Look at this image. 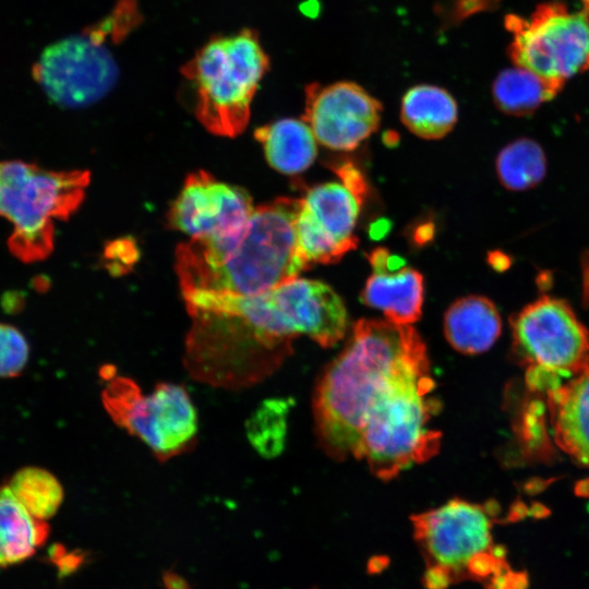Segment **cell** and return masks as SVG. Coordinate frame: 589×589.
<instances>
[{"label": "cell", "instance_id": "6da1fadb", "mask_svg": "<svg viewBox=\"0 0 589 589\" xmlns=\"http://www.w3.org/2000/svg\"><path fill=\"white\" fill-rule=\"evenodd\" d=\"M298 206L299 200L277 199L254 208L230 235L180 244L176 269L182 291L256 296L297 278L310 268L297 241Z\"/></svg>", "mask_w": 589, "mask_h": 589}, {"label": "cell", "instance_id": "7a4b0ae2", "mask_svg": "<svg viewBox=\"0 0 589 589\" xmlns=\"http://www.w3.org/2000/svg\"><path fill=\"white\" fill-rule=\"evenodd\" d=\"M425 346L411 325L361 318L313 398L318 442L334 459L354 456L365 417L395 373Z\"/></svg>", "mask_w": 589, "mask_h": 589}, {"label": "cell", "instance_id": "3957f363", "mask_svg": "<svg viewBox=\"0 0 589 589\" xmlns=\"http://www.w3.org/2000/svg\"><path fill=\"white\" fill-rule=\"evenodd\" d=\"M429 366L426 349L410 358L368 411L354 457L364 459L381 480L429 460L440 449L441 433L429 426L440 406L430 396L434 382Z\"/></svg>", "mask_w": 589, "mask_h": 589}, {"label": "cell", "instance_id": "277c9868", "mask_svg": "<svg viewBox=\"0 0 589 589\" xmlns=\"http://www.w3.org/2000/svg\"><path fill=\"white\" fill-rule=\"evenodd\" d=\"M268 67V56L255 31L243 28L236 34L213 36L181 68L194 91L199 121L220 136L241 133Z\"/></svg>", "mask_w": 589, "mask_h": 589}, {"label": "cell", "instance_id": "5b68a950", "mask_svg": "<svg viewBox=\"0 0 589 589\" xmlns=\"http://www.w3.org/2000/svg\"><path fill=\"white\" fill-rule=\"evenodd\" d=\"M89 183L85 170L51 171L21 160L0 161V216L13 224L11 253L25 263L53 250V218H68Z\"/></svg>", "mask_w": 589, "mask_h": 589}, {"label": "cell", "instance_id": "8992f818", "mask_svg": "<svg viewBox=\"0 0 589 589\" xmlns=\"http://www.w3.org/2000/svg\"><path fill=\"white\" fill-rule=\"evenodd\" d=\"M505 26L516 67L563 82L589 71V0L578 10L558 0L543 2L528 17L507 15Z\"/></svg>", "mask_w": 589, "mask_h": 589}, {"label": "cell", "instance_id": "52a82bcc", "mask_svg": "<svg viewBox=\"0 0 589 589\" xmlns=\"http://www.w3.org/2000/svg\"><path fill=\"white\" fill-rule=\"evenodd\" d=\"M103 402L111 419L140 438L160 460L185 452L197 434V414L187 389L159 383L143 395L132 380L110 378Z\"/></svg>", "mask_w": 589, "mask_h": 589}, {"label": "cell", "instance_id": "ba28073f", "mask_svg": "<svg viewBox=\"0 0 589 589\" xmlns=\"http://www.w3.org/2000/svg\"><path fill=\"white\" fill-rule=\"evenodd\" d=\"M510 326L524 363L573 375L589 366V330L565 300L543 296L515 314Z\"/></svg>", "mask_w": 589, "mask_h": 589}, {"label": "cell", "instance_id": "9c48e42d", "mask_svg": "<svg viewBox=\"0 0 589 589\" xmlns=\"http://www.w3.org/2000/svg\"><path fill=\"white\" fill-rule=\"evenodd\" d=\"M118 65L104 44L84 32L47 46L32 74L46 96L63 108L77 109L106 96L118 79Z\"/></svg>", "mask_w": 589, "mask_h": 589}, {"label": "cell", "instance_id": "30bf717a", "mask_svg": "<svg viewBox=\"0 0 589 589\" xmlns=\"http://www.w3.org/2000/svg\"><path fill=\"white\" fill-rule=\"evenodd\" d=\"M492 515L488 506L453 498L411 520L429 564L446 567L457 579L466 576L472 556L492 549Z\"/></svg>", "mask_w": 589, "mask_h": 589}, {"label": "cell", "instance_id": "8fae6325", "mask_svg": "<svg viewBox=\"0 0 589 589\" xmlns=\"http://www.w3.org/2000/svg\"><path fill=\"white\" fill-rule=\"evenodd\" d=\"M360 207L361 201L337 182L315 185L299 200L296 235L310 267L336 263L357 248L353 230Z\"/></svg>", "mask_w": 589, "mask_h": 589}, {"label": "cell", "instance_id": "7c38bea8", "mask_svg": "<svg viewBox=\"0 0 589 589\" xmlns=\"http://www.w3.org/2000/svg\"><path fill=\"white\" fill-rule=\"evenodd\" d=\"M381 112L380 101L353 82L305 88L303 120L316 141L330 149H354L376 131Z\"/></svg>", "mask_w": 589, "mask_h": 589}, {"label": "cell", "instance_id": "4fadbf2b", "mask_svg": "<svg viewBox=\"0 0 589 589\" xmlns=\"http://www.w3.org/2000/svg\"><path fill=\"white\" fill-rule=\"evenodd\" d=\"M253 211L244 190L197 171L187 178L171 205L169 221L191 239L217 238L243 227Z\"/></svg>", "mask_w": 589, "mask_h": 589}, {"label": "cell", "instance_id": "5bb4252c", "mask_svg": "<svg viewBox=\"0 0 589 589\" xmlns=\"http://www.w3.org/2000/svg\"><path fill=\"white\" fill-rule=\"evenodd\" d=\"M273 290L298 336L306 335L322 347H332L344 337L347 311L328 285L297 277Z\"/></svg>", "mask_w": 589, "mask_h": 589}, {"label": "cell", "instance_id": "9a60e30c", "mask_svg": "<svg viewBox=\"0 0 589 589\" xmlns=\"http://www.w3.org/2000/svg\"><path fill=\"white\" fill-rule=\"evenodd\" d=\"M556 445L576 464L589 468V366L548 392Z\"/></svg>", "mask_w": 589, "mask_h": 589}, {"label": "cell", "instance_id": "2e32d148", "mask_svg": "<svg viewBox=\"0 0 589 589\" xmlns=\"http://www.w3.org/2000/svg\"><path fill=\"white\" fill-rule=\"evenodd\" d=\"M423 276L416 269L373 271L361 292V301L383 312L387 321L410 325L421 316Z\"/></svg>", "mask_w": 589, "mask_h": 589}, {"label": "cell", "instance_id": "e0dca14e", "mask_svg": "<svg viewBox=\"0 0 589 589\" xmlns=\"http://www.w3.org/2000/svg\"><path fill=\"white\" fill-rule=\"evenodd\" d=\"M502 332V321L495 304L481 296L456 300L445 313L444 333L449 345L465 354L489 350Z\"/></svg>", "mask_w": 589, "mask_h": 589}, {"label": "cell", "instance_id": "ac0fdd59", "mask_svg": "<svg viewBox=\"0 0 589 589\" xmlns=\"http://www.w3.org/2000/svg\"><path fill=\"white\" fill-rule=\"evenodd\" d=\"M268 164L280 173L297 175L316 157V139L303 120L280 119L255 131Z\"/></svg>", "mask_w": 589, "mask_h": 589}, {"label": "cell", "instance_id": "d6986e66", "mask_svg": "<svg viewBox=\"0 0 589 589\" xmlns=\"http://www.w3.org/2000/svg\"><path fill=\"white\" fill-rule=\"evenodd\" d=\"M48 534L46 520L34 517L9 485L0 486V567L31 557Z\"/></svg>", "mask_w": 589, "mask_h": 589}, {"label": "cell", "instance_id": "ffe728a7", "mask_svg": "<svg viewBox=\"0 0 589 589\" xmlns=\"http://www.w3.org/2000/svg\"><path fill=\"white\" fill-rule=\"evenodd\" d=\"M457 104L444 88L417 85L402 97L400 118L405 127L426 140L445 136L457 122Z\"/></svg>", "mask_w": 589, "mask_h": 589}, {"label": "cell", "instance_id": "44dd1931", "mask_svg": "<svg viewBox=\"0 0 589 589\" xmlns=\"http://www.w3.org/2000/svg\"><path fill=\"white\" fill-rule=\"evenodd\" d=\"M563 81L544 77L516 67L502 71L492 87L493 100L504 113L527 117L542 104L553 99L564 86Z\"/></svg>", "mask_w": 589, "mask_h": 589}, {"label": "cell", "instance_id": "7402d4cb", "mask_svg": "<svg viewBox=\"0 0 589 589\" xmlns=\"http://www.w3.org/2000/svg\"><path fill=\"white\" fill-rule=\"evenodd\" d=\"M496 173L501 183L512 191H525L542 181L546 158L533 140L519 139L505 146L496 158Z\"/></svg>", "mask_w": 589, "mask_h": 589}, {"label": "cell", "instance_id": "603a6c76", "mask_svg": "<svg viewBox=\"0 0 589 589\" xmlns=\"http://www.w3.org/2000/svg\"><path fill=\"white\" fill-rule=\"evenodd\" d=\"M8 485L27 510L41 520L52 517L63 501V489L59 480L43 468H22L14 473Z\"/></svg>", "mask_w": 589, "mask_h": 589}, {"label": "cell", "instance_id": "cb8c5ba5", "mask_svg": "<svg viewBox=\"0 0 589 589\" xmlns=\"http://www.w3.org/2000/svg\"><path fill=\"white\" fill-rule=\"evenodd\" d=\"M287 404L284 400H266L249 419L248 437L255 449L265 457L279 454L286 434Z\"/></svg>", "mask_w": 589, "mask_h": 589}, {"label": "cell", "instance_id": "d4e9b609", "mask_svg": "<svg viewBox=\"0 0 589 589\" xmlns=\"http://www.w3.org/2000/svg\"><path fill=\"white\" fill-rule=\"evenodd\" d=\"M142 21L136 0H118L112 11L98 23L83 32L94 41L104 44L122 41Z\"/></svg>", "mask_w": 589, "mask_h": 589}, {"label": "cell", "instance_id": "484cf974", "mask_svg": "<svg viewBox=\"0 0 589 589\" xmlns=\"http://www.w3.org/2000/svg\"><path fill=\"white\" fill-rule=\"evenodd\" d=\"M29 356L24 335L14 326L0 323V377H14L22 373Z\"/></svg>", "mask_w": 589, "mask_h": 589}, {"label": "cell", "instance_id": "4316f807", "mask_svg": "<svg viewBox=\"0 0 589 589\" xmlns=\"http://www.w3.org/2000/svg\"><path fill=\"white\" fill-rule=\"evenodd\" d=\"M501 560H497L490 551L480 552L467 563L466 575L476 579L491 577L496 570Z\"/></svg>", "mask_w": 589, "mask_h": 589}, {"label": "cell", "instance_id": "83f0119b", "mask_svg": "<svg viewBox=\"0 0 589 589\" xmlns=\"http://www.w3.org/2000/svg\"><path fill=\"white\" fill-rule=\"evenodd\" d=\"M454 574L441 565H430L423 576V585L428 589H446L454 580Z\"/></svg>", "mask_w": 589, "mask_h": 589}, {"label": "cell", "instance_id": "f1b7e54d", "mask_svg": "<svg viewBox=\"0 0 589 589\" xmlns=\"http://www.w3.org/2000/svg\"><path fill=\"white\" fill-rule=\"evenodd\" d=\"M2 305L5 312L8 313H16L22 310L23 306V300L21 296H15L12 293L11 296H5Z\"/></svg>", "mask_w": 589, "mask_h": 589}, {"label": "cell", "instance_id": "f546056e", "mask_svg": "<svg viewBox=\"0 0 589 589\" xmlns=\"http://www.w3.org/2000/svg\"><path fill=\"white\" fill-rule=\"evenodd\" d=\"M489 262L493 268L497 271H504L509 266V257L501 252H493L490 254Z\"/></svg>", "mask_w": 589, "mask_h": 589}, {"label": "cell", "instance_id": "4dcf8cb0", "mask_svg": "<svg viewBox=\"0 0 589 589\" xmlns=\"http://www.w3.org/2000/svg\"><path fill=\"white\" fill-rule=\"evenodd\" d=\"M527 588H528L527 574L510 572L508 589H527Z\"/></svg>", "mask_w": 589, "mask_h": 589}, {"label": "cell", "instance_id": "1f68e13d", "mask_svg": "<svg viewBox=\"0 0 589 589\" xmlns=\"http://www.w3.org/2000/svg\"><path fill=\"white\" fill-rule=\"evenodd\" d=\"M387 564H388V561L386 557H381V556L373 557L369 562V570L371 573H378L383 568H385Z\"/></svg>", "mask_w": 589, "mask_h": 589}]
</instances>
